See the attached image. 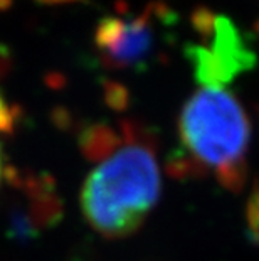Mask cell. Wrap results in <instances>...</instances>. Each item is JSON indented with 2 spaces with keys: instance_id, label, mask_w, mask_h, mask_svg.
Listing matches in <instances>:
<instances>
[{
  "instance_id": "obj_5",
  "label": "cell",
  "mask_w": 259,
  "mask_h": 261,
  "mask_svg": "<svg viewBox=\"0 0 259 261\" xmlns=\"http://www.w3.org/2000/svg\"><path fill=\"white\" fill-rule=\"evenodd\" d=\"M14 108L12 105H9L0 94V132H9L14 126Z\"/></svg>"
},
{
  "instance_id": "obj_2",
  "label": "cell",
  "mask_w": 259,
  "mask_h": 261,
  "mask_svg": "<svg viewBox=\"0 0 259 261\" xmlns=\"http://www.w3.org/2000/svg\"><path fill=\"white\" fill-rule=\"evenodd\" d=\"M180 159L175 172L214 177L231 192L247 180L251 123L236 94L225 88H200L179 115Z\"/></svg>"
},
{
  "instance_id": "obj_6",
  "label": "cell",
  "mask_w": 259,
  "mask_h": 261,
  "mask_svg": "<svg viewBox=\"0 0 259 261\" xmlns=\"http://www.w3.org/2000/svg\"><path fill=\"white\" fill-rule=\"evenodd\" d=\"M39 2L54 5V4H71V2H76V0H39Z\"/></svg>"
},
{
  "instance_id": "obj_7",
  "label": "cell",
  "mask_w": 259,
  "mask_h": 261,
  "mask_svg": "<svg viewBox=\"0 0 259 261\" xmlns=\"http://www.w3.org/2000/svg\"><path fill=\"white\" fill-rule=\"evenodd\" d=\"M0 177H2V152H0Z\"/></svg>"
},
{
  "instance_id": "obj_3",
  "label": "cell",
  "mask_w": 259,
  "mask_h": 261,
  "mask_svg": "<svg viewBox=\"0 0 259 261\" xmlns=\"http://www.w3.org/2000/svg\"><path fill=\"white\" fill-rule=\"evenodd\" d=\"M175 17L160 2L138 12L117 10L98 22L95 51L104 68L113 71H145L168 49Z\"/></svg>"
},
{
  "instance_id": "obj_4",
  "label": "cell",
  "mask_w": 259,
  "mask_h": 261,
  "mask_svg": "<svg viewBox=\"0 0 259 261\" xmlns=\"http://www.w3.org/2000/svg\"><path fill=\"white\" fill-rule=\"evenodd\" d=\"M194 27L202 42L190 47L189 58L204 88H224L254 63L252 53L227 19L199 10L194 14Z\"/></svg>"
},
{
  "instance_id": "obj_1",
  "label": "cell",
  "mask_w": 259,
  "mask_h": 261,
  "mask_svg": "<svg viewBox=\"0 0 259 261\" xmlns=\"http://www.w3.org/2000/svg\"><path fill=\"white\" fill-rule=\"evenodd\" d=\"M121 133L109 126L86 132L84 147L101 153L81 191L82 214L91 227L108 238H123L145 223L158 202L162 175L155 142L131 121Z\"/></svg>"
}]
</instances>
